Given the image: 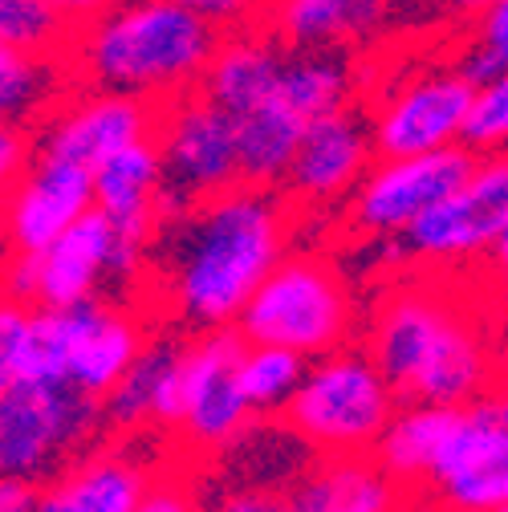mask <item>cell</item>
Returning <instances> with one entry per match:
<instances>
[{
	"instance_id": "6da1fadb",
	"label": "cell",
	"mask_w": 508,
	"mask_h": 512,
	"mask_svg": "<svg viewBox=\"0 0 508 512\" xmlns=\"http://www.w3.org/2000/svg\"><path fill=\"white\" fill-rule=\"evenodd\" d=\"M293 228L297 208L285 191L252 183L163 216L151 261L167 313L196 334L236 326L293 248Z\"/></svg>"
},
{
	"instance_id": "7a4b0ae2",
	"label": "cell",
	"mask_w": 508,
	"mask_h": 512,
	"mask_svg": "<svg viewBox=\"0 0 508 512\" xmlns=\"http://www.w3.org/2000/svg\"><path fill=\"white\" fill-rule=\"evenodd\" d=\"M362 350L403 403L468 407L500 378V334L448 277L395 281L378 293Z\"/></svg>"
},
{
	"instance_id": "3957f363",
	"label": "cell",
	"mask_w": 508,
	"mask_h": 512,
	"mask_svg": "<svg viewBox=\"0 0 508 512\" xmlns=\"http://www.w3.org/2000/svg\"><path fill=\"white\" fill-rule=\"evenodd\" d=\"M220 29L183 0H118L78 25L66 45L70 82L139 94L155 106L196 90Z\"/></svg>"
},
{
	"instance_id": "277c9868",
	"label": "cell",
	"mask_w": 508,
	"mask_h": 512,
	"mask_svg": "<svg viewBox=\"0 0 508 512\" xmlns=\"http://www.w3.org/2000/svg\"><path fill=\"white\" fill-rule=\"evenodd\" d=\"M244 346L248 338L236 326L204 330L192 342H179L155 387L151 427L179 435L192 456H220L236 447V439L257 423L236 387V362Z\"/></svg>"
},
{
	"instance_id": "5b68a950",
	"label": "cell",
	"mask_w": 508,
	"mask_h": 512,
	"mask_svg": "<svg viewBox=\"0 0 508 512\" xmlns=\"http://www.w3.org/2000/svg\"><path fill=\"white\" fill-rule=\"evenodd\" d=\"M354 313V293L330 256L285 252V261L244 305L236 330L248 342L285 346L313 362L350 342Z\"/></svg>"
},
{
	"instance_id": "8992f818",
	"label": "cell",
	"mask_w": 508,
	"mask_h": 512,
	"mask_svg": "<svg viewBox=\"0 0 508 512\" xmlns=\"http://www.w3.org/2000/svg\"><path fill=\"white\" fill-rule=\"evenodd\" d=\"M399 395L366 350H334L305 366V378L281 419L317 456L374 452L399 411Z\"/></svg>"
},
{
	"instance_id": "52a82bcc",
	"label": "cell",
	"mask_w": 508,
	"mask_h": 512,
	"mask_svg": "<svg viewBox=\"0 0 508 512\" xmlns=\"http://www.w3.org/2000/svg\"><path fill=\"white\" fill-rule=\"evenodd\" d=\"M114 435L102 399L74 382H17L0 395V476L45 484Z\"/></svg>"
},
{
	"instance_id": "ba28073f",
	"label": "cell",
	"mask_w": 508,
	"mask_h": 512,
	"mask_svg": "<svg viewBox=\"0 0 508 512\" xmlns=\"http://www.w3.org/2000/svg\"><path fill=\"white\" fill-rule=\"evenodd\" d=\"M155 143L167 167V200L163 216L204 204L212 196L240 187V147L236 118L216 106L204 90H187L159 106Z\"/></svg>"
},
{
	"instance_id": "9c48e42d",
	"label": "cell",
	"mask_w": 508,
	"mask_h": 512,
	"mask_svg": "<svg viewBox=\"0 0 508 512\" xmlns=\"http://www.w3.org/2000/svg\"><path fill=\"white\" fill-rule=\"evenodd\" d=\"M508 228V151H484L468 179L407 228V256L423 269L448 273L488 261Z\"/></svg>"
},
{
	"instance_id": "30bf717a",
	"label": "cell",
	"mask_w": 508,
	"mask_h": 512,
	"mask_svg": "<svg viewBox=\"0 0 508 512\" xmlns=\"http://www.w3.org/2000/svg\"><path fill=\"white\" fill-rule=\"evenodd\" d=\"M476 159L480 151H472L468 143L403 155V159H374L366 179L346 200L350 228L370 240H403L423 212H431L452 187L468 179Z\"/></svg>"
},
{
	"instance_id": "8fae6325",
	"label": "cell",
	"mask_w": 508,
	"mask_h": 512,
	"mask_svg": "<svg viewBox=\"0 0 508 512\" xmlns=\"http://www.w3.org/2000/svg\"><path fill=\"white\" fill-rule=\"evenodd\" d=\"M476 82L456 66L419 70L378 94L370 110V139L378 159H403L464 143Z\"/></svg>"
},
{
	"instance_id": "7c38bea8",
	"label": "cell",
	"mask_w": 508,
	"mask_h": 512,
	"mask_svg": "<svg viewBox=\"0 0 508 512\" xmlns=\"http://www.w3.org/2000/svg\"><path fill=\"white\" fill-rule=\"evenodd\" d=\"M106 277L114 281V224L98 208L41 252H9L0 265V289L53 309L98 301Z\"/></svg>"
},
{
	"instance_id": "4fadbf2b",
	"label": "cell",
	"mask_w": 508,
	"mask_h": 512,
	"mask_svg": "<svg viewBox=\"0 0 508 512\" xmlns=\"http://www.w3.org/2000/svg\"><path fill=\"white\" fill-rule=\"evenodd\" d=\"M159 126V106L139 98V94H122V90H66L33 126L37 155L49 159H66L78 167H98L114 151L131 147L139 139H151Z\"/></svg>"
},
{
	"instance_id": "5bb4252c",
	"label": "cell",
	"mask_w": 508,
	"mask_h": 512,
	"mask_svg": "<svg viewBox=\"0 0 508 512\" xmlns=\"http://www.w3.org/2000/svg\"><path fill=\"white\" fill-rule=\"evenodd\" d=\"M415 496H427L439 512H492L508 500V431L488 399L460 411L427 484Z\"/></svg>"
},
{
	"instance_id": "9a60e30c",
	"label": "cell",
	"mask_w": 508,
	"mask_h": 512,
	"mask_svg": "<svg viewBox=\"0 0 508 512\" xmlns=\"http://www.w3.org/2000/svg\"><path fill=\"white\" fill-rule=\"evenodd\" d=\"M374 159L378 155L370 139V118L358 114L354 106L334 110L305 126L281 191L297 212L338 208L354 196V187L366 179Z\"/></svg>"
},
{
	"instance_id": "2e32d148",
	"label": "cell",
	"mask_w": 508,
	"mask_h": 512,
	"mask_svg": "<svg viewBox=\"0 0 508 512\" xmlns=\"http://www.w3.org/2000/svg\"><path fill=\"white\" fill-rule=\"evenodd\" d=\"M86 212H94V171L37 155L0 208V240L9 252H41Z\"/></svg>"
},
{
	"instance_id": "e0dca14e",
	"label": "cell",
	"mask_w": 508,
	"mask_h": 512,
	"mask_svg": "<svg viewBox=\"0 0 508 512\" xmlns=\"http://www.w3.org/2000/svg\"><path fill=\"white\" fill-rule=\"evenodd\" d=\"M293 512H411V488L395 480L374 452L317 456L285 492Z\"/></svg>"
},
{
	"instance_id": "ac0fdd59",
	"label": "cell",
	"mask_w": 508,
	"mask_h": 512,
	"mask_svg": "<svg viewBox=\"0 0 508 512\" xmlns=\"http://www.w3.org/2000/svg\"><path fill=\"white\" fill-rule=\"evenodd\" d=\"M151 476L126 447H94L37 488L33 512H135Z\"/></svg>"
},
{
	"instance_id": "d6986e66",
	"label": "cell",
	"mask_w": 508,
	"mask_h": 512,
	"mask_svg": "<svg viewBox=\"0 0 508 512\" xmlns=\"http://www.w3.org/2000/svg\"><path fill=\"white\" fill-rule=\"evenodd\" d=\"M395 0H265L261 25L285 49H354L391 25Z\"/></svg>"
},
{
	"instance_id": "ffe728a7",
	"label": "cell",
	"mask_w": 508,
	"mask_h": 512,
	"mask_svg": "<svg viewBox=\"0 0 508 512\" xmlns=\"http://www.w3.org/2000/svg\"><path fill=\"white\" fill-rule=\"evenodd\" d=\"M285 45L257 21L220 33V45L208 61V70L196 90H204L216 106H224L232 118L248 114L277 94L281 66H285Z\"/></svg>"
},
{
	"instance_id": "44dd1931",
	"label": "cell",
	"mask_w": 508,
	"mask_h": 512,
	"mask_svg": "<svg viewBox=\"0 0 508 512\" xmlns=\"http://www.w3.org/2000/svg\"><path fill=\"white\" fill-rule=\"evenodd\" d=\"M70 317H74L70 382L94 399H106V391L147 350V330L131 309L110 305V301L74 305Z\"/></svg>"
},
{
	"instance_id": "7402d4cb",
	"label": "cell",
	"mask_w": 508,
	"mask_h": 512,
	"mask_svg": "<svg viewBox=\"0 0 508 512\" xmlns=\"http://www.w3.org/2000/svg\"><path fill=\"white\" fill-rule=\"evenodd\" d=\"M464 407H448V403H407L395 411V419L387 423V431L374 443V460L383 464L395 480H403L411 492H419L448 443L456 419Z\"/></svg>"
},
{
	"instance_id": "603a6c76",
	"label": "cell",
	"mask_w": 508,
	"mask_h": 512,
	"mask_svg": "<svg viewBox=\"0 0 508 512\" xmlns=\"http://www.w3.org/2000/svg\"><path fill=\"white\" fill-rule=\"evenodd\" d=\"M305 118L273 94L269 102L252 106L248 114H236V147H240V179L252 187H281L289 175V163L301 147Z\"/></svg>"
},
{
	"instance_id": "cb8c5ba5",
	"label": "cell",
	"mask_w": 508,
	"mask_h": 512,
	"mask_svg": "<svg viewBox=\"0 0 508 512\" xmlns=\"http://www.w3.org/2000/svg\"><path fill=\"white\" fill-rule=\"evenodd\" d=\"M277 94L305 118L317 122L334 110L354 106L358 98V66L346 49H289Z\"/></svg>"
},
{
	"instance_id": "d4e9b609",
	"label": "cell",
	"mask_w": 508,
	"mask_h": 512,
	"mask_svg": "<svg viewBox=\"0 0 508 512\" xmlns=\"http://www.w3.org/2000/svg\"><path fill=\"white\" fill-rule=\"evenodd\" d=\"M66 82V57L0 45V118L37 126L41 114L66 94Z\"/></svg>"
},
{
	"instance_id": "484cf974",
	"label": "cell",
	"mask_w": 508,
	"mask_h": 512,
	"mask_svg": "<svg viewBox=\"0 0 508 512\" xmlns=\"http://www.w3.org/2000/svg\"><path fill=\"white\" fill-rule=\"evenodd\" d=\"M305 366H309V358H301L297 350L269 346V342H248L240 362H236V387H240L244 403L252 407V415L257 419L281 415L301 387Z\"/></svg>"
},
{
	"instance_id": "4316f807",
	"label": "cell",
	"mask_w": 508,
	"mask_h": 512,
	"mask_svg": "<svg viewBox=\"0 0 508 512\" xmlns=\"http://www.w3.org/2000/svg\"><path fill=\"white\" fill-rule=\"evenodd\" d=\"M179 342H147V350L135 358V366L126 370L102 399L106 423L114 435H131L151 427V403H155V387L167 370V362L175 358Z\"/></svg>"
},
{
	"instance_id": "83f0119b",
	"label": "cell",
	"mask_w": 508,
	"mask_h": 512,
	"mask_svg": "<svg viewBox=\"0 0 508 512\" xmlns=\"http://www.w3.org/2000/svg\"><path fill=\"white\" fill-rule=\"evenodd\" d=\"M74 317L70 309L33 305L21 346V382H70Z\"/></svg>"
},
{
	"instance_id": "f1b7e54d",
	"label": "cell",
	"mask_w": 508,
	"mask_h": 512,
	"mask_svg": "<svg viewBox=\"0 0 508 512\" xmlns=\"http://www.w3.org/2000/svg\"><path fill=\"white\" fill-rule=\"evenodd\" d=\"M74 37V25L45 0H0V45L61 57Z\"/></svg>"
},
{
	"instance_id": "f546056e",
	"label": "cell",
	"mask_w": 508,
	"mask_h": 512,
	"mask_svg": "<svg viewBox=\"0 0 508 512\" xmlns=\"http://www.w3.org/2000/svg\"><path fill=\"white\" fill-rule=\"evenodd\" d=\"M464 143L472 151H508V66L476 86L472 114L464 126Z\"/></svg>"
},
{
	"instance_id": "4dcf8cb0",
	"label": "cell",
	"mask_w": 508,
	"mask_h": 512,
	"mask_svg": "<svg viewBox=\"0 0 508 512\" xmlns=\"http://www.w3.org/2000/svg\"><path fill=\"white\" fill-rule=\"evenodd\" d=\"M33 305L0 289V395L13 391L21 382V346L29 330Z\"/></svg>"
},
{
	"instance_id": "1f68e13d",
	"label": "cell",
	"mask_w": 508,
	"mask_h": 512,
	"mask_svg": "<svg viewBox=\"0 0 508 512\" xmlns=\"http://www.w3.org/2000/svg\"><path fill=\"white\" fill-rule=\"evenodd\" d=\"M37 159V139H33V126L13 122V118H0V208L13 196V187L25 179V171Z\"/></svg>"
},
{
	"instance_id": "d6a6232c",
	"label": "cell",
	"mask_w": 508,
	"mask_h": 512,
	"mask_svg": "<svg viewBox=\"0 0 508 512\" xmlns=\"http://www.w3.org/2000/svg\"><path fill=\"white\" fill-rule=\"evenodd\" d=\"M135 512H204V500H200V488L192 476L155 472Z\"/></svg>"
},
{
	"instance_id": "836d02e7",
	"label": "cell",
	"mask_w": 508,
	"mask_h": 512,
	"mask_svg": "<svg viewBox=\"0 0 508 512\" xmlns=\"http://www.w3.org/2000/svg\"><path fill=\"white\" fill-rule=\"evenodd\" d=\"M192 13H200L204 21H212L220 33L240 29V25H257L265 13V0H183Z\"/></svg>"
},
{
	"instance_id": "e575fe53",
	"label": "cell",
	"mask_w": 508,
	"mask_h": 512,
	"mask_svg": "<svg viewBox=\"0 0 508 512\" xmlns=\"http://www.w3.org/2000/svg\"><path fill=\"white\" fill-rule=\"evenodd\" d=\"M468 41H476L480 49H488L500 66H508V0L492 5L488 13H480L468 29Z\"/></svg>"
},
{
	"instance_id": "d590c367",
	"label": "cell",
	"mask_w": 508,
	"mask_h": 512,
	"mask_svg": "<svg viewBox=\"0 0 508 512\" xmlns=\"http://www.w3.org/2000/svg\"><path fill=\"white\" fill-rule=\"evenodd\" d=\"M216 512H293V508H289V496H277L265 488H244V492L224 496Z\"/></svg>"
},
{
	"instance_id": "8d00e7d4",
	"label": "cell",
	"mask_w": 508,
	"mask_h": 512,
	"mask_svg": "<svg viewBox=\"0 0 508 512\" xmlns=\"http://www.w3.org/2000/svg\"><path fill=\"white\" fill-rule=\"evenodd\" d=\"M37 504V484L0 476V512H33Z\"/></svg>"
},
{
	"instance_id": "74e56055",
	"label": "cell",
	"mask_w": 508,
	"mask_h": 512,
	"mask_svg": "<svg viewBox=\"0 0 508 512\" xmlns=\"http://www.w3.org/2000/svg\"><path fill=\"white\" fill-rule=\"evenodd\" d=\"M45 5H53L61 17H66V21L78 29V25L94 21L98 13H106L110 5H118V0H45Z\"/></svg>"
},
{
	"instance_id": "f35d334b",
	"label": "cell",
	"mask_w": 508,
	"mask_h": 512,
	"mask_svg": "<svg viewBox=\"0 0 508 512\" xmlns=\"http://www.w3.org/2000/svg\"><path fill=\"white\" fill-rule=\"evenodd\" d=\"M443 9H448L452 17H464V21H476L480 13H488L492 5H500V0H439Z\"/></svg>"
},
{
	"instance_id": "ab89813d",
	"label": "cell",
	"mask_w": 508,
	"mask_h": 512,
	"mask_svg": "<svg viewBox=\"0 0 508 512\" xmlns=\"http://www.w3.org/2000/svg\"><path fill=\"white\" fill-rule=\"evenodd\" d=\"M488 403H492V411H496L500 427L508 431V370H500V378H496V387L488 391Z\"/></svg>"
},
{
	"instance_id": "60d3db41",
	"label": "cell",
	"mask_w": 508,
	"mask_h": 512,
	"mask_svg": "<svg viewBox=\"0 0 508 512\" xmlns=\"http://www.w3.org/2000/svg\"><path fill=\"white\" fill-rule=\"evenodd\" d=\"M488 273H492V277H508V228L500 232L496 248L488 252Z\"/></svg>"
},
{
	"instance_id": "b9f144b4",
	"label": "cell",
	"mask_w": 508,
	"mask_h": 512,
	"mask_svg": "<svg viewBox=\"0 0 508 512\" xmlns=\"http://www.w3.org/2000/svg\"><path fill=\"white\" fill-rule=\"evenodd\" d=\"M492 297H496V309L508 313V277H492Z\"/></svg>"
},
{
	"instance_id": "7bdbcfd3",
	"label": "cell",
	"mask_w": 508,
	"mask_h": 512,
	"mask_svg": "<svg viewBox=\"0 0 508 512\" xmlns=\"http://www.w3.org/2000/svg\"><path fill=\"white\" fill-rule=\"evenodd\" d=\"M500 370H508V330L500 334Z\"/></svg>"
},
{
	"instance_id": "ee69618b",
	"label": "cell",
	"mask_w": 508,
	"mask_h": 512,
	"mask_svg": "<svg viewBox=\"0 0 508 512\" xmlns=\"http://www.w3.org/2000/svg\"><path fill=\"white\" fill-rule=\"evenodd\" d=\"M492 512H508V500H504V504H500V508H492Z\"/></svg>"
}]
</instances>
